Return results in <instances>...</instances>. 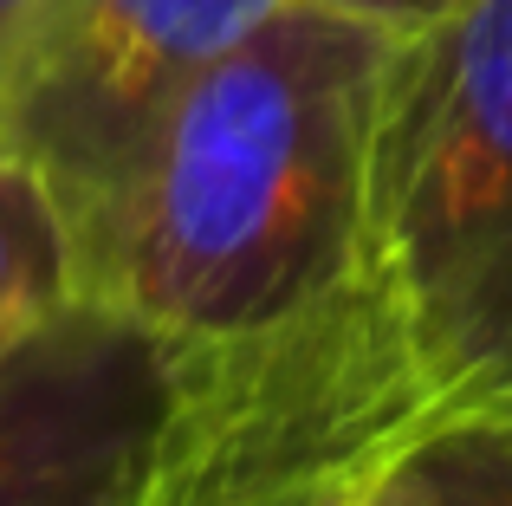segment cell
I'll return each mask as SVG.
<instances>
[{"label": "cell", "instance_id": "9c48e42d", "mask_svg": "<svg viewBox=\"0 0 512 506\" xmlns=\"http://www.w3.org/2000/svg\"><path fill=\"white\" fill-rule=\"evenodd\" d=\"M350 506H422V500H415V487H409V468H402V455L363 474L357 494H350Z\"/></svg>", "mask_w": 512, "mask_h": 506}, {"label": "cell", "instance_id": "8992f818", "mask_svg": "<svg viewBox=\"0 0 512 506\" xmlns=\"http://www.w3.org/2000/svg\"><path fill=\"white\" fill-rule=\"evenodd\" d=\"M402 468L422 506H512V403L428 429Z\"/></svg>", "mask_w": 512, "mask_h": 506}, {"label": "cell", "instance_id": "5b68a950", "mask_svg": "<svg viewBox=\"0 0 512 506\" xmlns=\"http://www.w3.org/2000/svg\"><path fill=\"white\" fill-rule=\"evenodd\" d=\"M72 292L85 286H78V241L65 228V208L52 202L46 176L26 156L0 150V351Z\"/></svg>", "mask_w": 512, "mask_h": 506}, {"label": "cell", "instance_id": "30bf717a", "mask_svg": "<svg viewBox=\"0 0 512 506\" xmlns=\"http://www.w3.org/2000/svg\"><path fill=\"white\" fill-rule=\"evenodd\" d=\"M33 13H39V0H0V91H7V72L20 59V39L33 26Z\"/></svg>", "mask_w": 512, "mask_h": 506}, {"label": "cell", "instance_id": "3957f363", "mask_svg": "<svg viewBox=\"0 0 512 506\" xmlns=\"http://www.w3.org/2000/svg\"><path fill=\"white\" fill-rule=\"evenodd\" d=\"M279 7L286 0H39L0 91V150L26 156L65 208L78 286L169 104Z\"/></svg>", "mask_w": 512, "mask_h": 506}, {"label": "cell", "instance_id": "7a4b0ae2", "mask_svg": "<svg viewBox=\"0 0 512 506\" xmlns=\"http://www.w3.org/2000/svg\"><path fill=\"white\" fill-rule=\"evenodd\" d=\"M350 318L428 429L512 403V0L389 39Z\"/></svg>", "mask_w": 512, "mask_h": 506}, {"label": "cell", "instance_id": "52a82bcc", "mask_svg": "<svg viewBox=\"0 0 512 506\" xmlns=\"http://www.w3.org/2000/svg\"><path fill=\"white\" fill-rule=\"evenodd\" d=\"M396 461V455H389ZM383 468V461H376ZM370 474V468H363ZM363 474H305V481H273V487H208V494H156L143 487L137 506H350Z\"/></svg>", "mask_w": 512, "mask_h": 506}, {"label": "cell", "instance_id": "ba28073f", "mask_svg": "<svg viewBox=\"0 0 512 506\" xmlns=\"http://www.w3.org/2000/svg\"><path fill=\"white\" fill-rule=\"evenodd\" d=\"M325 7H344V13H357V20H376V26H389V33H409V26L448 13L454 0H325Z\"/></svg>", "mask_w": 512, "mask_h": 506}, {"label": "cell", "instance_id": "277c9868", "mask_svg": "<svg viewBox=\"0 0 512 506\" xmlns=\"http://www.w3.org/2000/svg\"><path fill=\"white\" fill-rule=\"evenodd\" d=\"M169 409L156 331L72 292L0 351V506H137Z\"/></svg>", "mask_w": 512, "mask_h": 506}, {"label": "cell", "instance_id": "6da1fadb", "mask_svg": "<svg viewBox=\"0 0 512 506\" xmlns=\"http://www.w3.org/2000/svg\"><path fill=\"white\" fill-rule=\"evenodd\" d=\"M389 39L344 7L286 0L143 143L91 247L85 292L156 331L175 383L325 351L396 429L428 435L350 318Z\"/></svg>", "mask_w": 512, "mask_h": 506}]
</instances>
